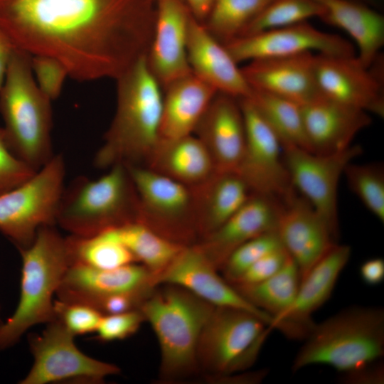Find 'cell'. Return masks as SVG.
Returning <instances> with one entry per match:
<instances>
[{"mask_svg":"<svg viewBox=\"0 0 384 384\" xmlns=\"http://www.w3.org/2000/svg\"><path fill=\"white\" fill-rule=\"evenodd\" d=\"M157 0H0L15 48L60 61L69 77L116 80L146 55Z\"/></svg>","mask_w":384,"mask_h":384,"instance_id":"cell-1","label":"cell"},{"mask_svg":"<svg viewBox=\"0 0 384 384\" xmlns=\"http://www.w3.org/2000/svg\"><path fill=\"white\" fill-rule=\"evenodd\" d=\"M117 105L95 166H144L159 141L163 89L151 71L146 55L117 79Z\"/></svg>","mask_w":384,"mask_h":384,"instance_id":"cell-2","label":"cell"},{"mask_svg":"<svg viewBox=\"0 0 384 384\" xmlns=\"http://www.w3.org/2000/svg\"><path fill=\"white\" fill-rule=\"evenodd\" d=\"M156 286L139 306L159 342V377L186 378L198 370L197 349L203 329L215 306L173 284Z\"/></svg>","mask_w":384,"mask_h":384,"instance_id":"cell-3","label":"cell"},{"mask_svg":"<svg viewBox=\"0 0 384 384\" xmlns=\"http://www.w3.org/2000/svg\"><path fill=\"white\" fill-rule=\"evenodd\" d=\"M31 55L14 50L0 88V114L6 142L11 151L35 171L55 155L51 141V100L39 89Z\"/></svg>","mask_w":384,"mask_h":384,"instance_id":"cell-4","label":"cell"},{"mask_svg":"<svg viewBox=\"0 0 384 384\" xmlns=\"http://www.w3.org/2000/svg\"><path fill=\"white\" fill-rule=\"evenodd\" d=\"M18 251L20 297L14 312L0 328V351L16 345L31 327L55 318L53 296L70 265L66 238L55 225L40 228L31 245Z\"/></svg>","mask_w":384,"mask_h":384,"instance_id":"cell-5","label":"cell"},{"mask_svg":"<svg viewBox=\"0 0 384 384\" xmlns=\"http://www.w3.org/2000/svg\"><path fill=\"white\" fill-rule=\"evenodd\" d=\"M294 358L292 371L326 365L345 373L381 360L384 355V309L351 306L314 324Z\"/></svg>","mask_w":384,"mask_h":384,"instance_id":"cell-6","label":"cell"},{"mask_svg":"<svg viewBox=\"0 0 384 384\" xmlns=\"http://www.w3.org/2000/svg\"><path fill=\"white\" fill-rule=\"evenodd\" d=\"M97 179L79 176L64 188L56 225L70 235L90 237L137 221V193L124 164H116Z\"/></svg>","mask_w":384,"mask_h":384,"instance_id":"cell-7","label":"cell"},{"mask_svg":"<svg viewBox=\"0 0 384 384\" xmlns=\"http://www.w3.org/2000/svg\"><path fill=\"white\" fill-rule=\"evenodd\" d=\"M272 331L262 318L252 313L215 307L198 341V369L213 378L247 369Z\"/></svg>","mask_w":384,"mask_h":384,"instance_id":"cell-8","label":"cell"},{"mask_svg":"<svg viewBox=\"0 0 384 384\" xmlns=\"http://www.w3.org/2000/svg\"><path fill=\"white\" fill-rule=\"evenodd\" d=\"M65 164L60 154L28 181L0 195V233L18 249L28 247L40 228L56 225Z\"/></svg>","mask_w":384,"mask_h":384,"instance_id":"cell-9","label":"cell"},{"mask_svg":"<svg viewBox=\"0 0 384 384\" xmlns=\"http://www.w3.org/2000/svg\"><path fill=\"white\" fill-rule=\"evenodd\" d=\"M125 165L138 198L137 221L181 245L197 243L193 188L145 166Z\"/></svg>","mask_w":384,"mask_h":384,"instance_id":"cell-10","label":"cell"},{"mask_svg":"<svg viewBox=\"0 0 384 384\" xmlns=\"http://www.w3.org/2000/svg\"><path fill=\"white\" fill-rule=\"evenodd\" d=\"M72 334L55 318L41 334H30L28 345L33 363L19 384H47L63 381L100 383L117 375L116 365L90 357L74 342Z\"/></svg>","mask_w":384,"mask_h":384,"instance_id":"cell-11","label":"cell"},{"mask_svg":"<svg viewBox=\"0 0 384 384\" xmlns=\"http://www.w3.org/2000/svg\"><path fill=\"white\" fill-rule=\"evenodd\" d=\"M363 153L358 144L330 154H318L295 147H283V158L291 183L326 220L337 239L338 187L347 165Z\"/></svg>","mask_w":384,"mask_h":384,"instance_id":"cell-12","label":"cell"},{"mask_svg":"<svg viewBox=\"0 0 384 384\" xmlns=\"http://www.w3.org/2000/svg\"><path fill=\"white\" fill-rule=\"evenodd\" d=\"M245 124L246 141L238 173L253 193L284 201L295 190L283 158L282 143L247 98L238 99Z\"/></svg>","mask_w":384,"mask_h":384,"instance_id":"cell-13","label":"cell"},{"mask_svg":"<svg viewBox=\"0 0 384 384\" xmlns=\"http://www.w3.org/2000/svg\"><path fill=\"white\" fill-rule=\"evenodd\" d=\"M314 73L321 96L383 117V59L363 65L356 55L315 54Z\"/></svg>","mask_w":384,"mask_h":384,"instance_id":"cell-14","label":"cell"},{"mask_svg":"<svg viewBox=\"0 0 384 384\" xmlns=\"http://www.w3.org/2000/svg\"><path fill=\"white\" fill-rule=\"evenodd\" d=\"M237 63L304 53L353 55V45L338 35L319 30L307 21L239 36L223 43Z\"/></svg>","mask_w":384,"mask_h":384,"instance_id":"cell-15","label":"cell"},{"mask_svg":"<svg viewBox=\"0 0 384 384\" xmlns=\"http://www.w3.org/2000/svg\"><path fill=\"white\" fill-rule=\"evenodd\" d=\"M156 286L155 276L137 262L114 269L74 264L68 268L56 296L59 300L97 309L103 300L114 296L132 297L142 303Z\"/></svg>","mask_w":384,"mask_h":384,"instance_id":"cell-16","label":"cell"},{"mask_svg":"<svg viewBox=\"0 0 384 384\" xmlns=\"http://www.w3.org/2000/svg\"><path fill=\"white\" fill-rule=\"evenodd\" d=\"M218 270L200 246H185L156 277V284L181 287L215 307H228L252 313L272 328L273 318L244 298L217 272Z\"/></svg>","mask_w":384,"mask_h":384,"instance_id":"cell-17","label":"cell"},{"mask_svg":"<svg viewBox=\"0 0 384 384\" xmlns=\"http://www.w3.org/2000/svg\"><path fill=\"white\" fill-rule=\"evenodd\" d=\"M192 14L182 0H157L148 65L164 90L192 73L187 55Z\"/></svg>","mask_w":384,"mask_h":384,"instance_id":"cell-18","label":"cell"},{"mask_svg":"<svg viewBox=\"0 0 384 384\" xmlns=\"http://www.w3.org/2000/svg\"><path fill=\"white\" fill-rule=\"evenodd\" d=\"M277 231L297 265L301 280L336 242L329 225L296 191L282 201Z\"/></svg>","mask_w":384,"mask_h":384,"instance_id":"cell-19","label":"cell"},{"mask_svg":"<svg viewBox=\"0 0 384 384\" xmlns=\"http://www.w3.org/2000/svg\"><path fill=\"white\" fill-rule=\"evenodd\" d=\"M351 254L348 245L336 243L301 280L290 306L273 320L272 328L289 338L302 339L314 323L311 315L330 298Z\"/></svg>","mask_w":384,"mask_h":384,"instance_id":"cell-20","label":"cell"},{"mask_svg":"<svg viewBox=\"0 0 384 384\" xmlns=\"http://www.w3.org/2000/svg\"><path fill=\"white\" fill-rule=\"evenodd\" d=\"M193 134L208 151L215 171H238L246 141L245 119L238 98L217 92Z\"/></svg>","mask_w":384,"mask_h":384,"instance_id":"cell-21","label":"cell"},{"mask_svg":"<svg viewBox=\"0 0 384 384\" xmlns=\"http://www.w3.org/2000/svg\"><path fill=\"white\" fill-rule=\"evenodd\" d=\"M313 53L253 60L241 68L252 90L291 100L301 106L321 97Z\"/></svg>","mask_w":384,"mask_h":384,"instance_id":"cell-22","label":"cell"},{"mask_svg":"<svg viewBox=\"0 0 384 384\" xmlns=\"http://www.w3.org/2000/svg\"><path fill=\"white\" fill-rule=\"evenodd\" d=\"M282 201L253 193L223 224L197 244L218 270L240 245L276 230Z\"/></svg>","mask_w":384,"mask_h":384,"instance_id":"cell-23","label":"cell"},{"mask_svg":"<svg viewBox=\"0 0 384 384\" xmlns=\"http://www.w3.org/2000/svg\"><path fill=\"white\" fill-rule=\"evenodd\" d=\"M309 150L318 154L343 151L372 122L370 114L323 96L302 106Z\"/></svg>","mask_w":384,"mask_h":384,"instance_id":"cell-24","label":"cell"},{"mask_svg":"<svg viewBox=\"0 0 384 384\" xmlns=\"http://www.w3.org/2000/svg\"><path fill=\"white\" fill-rule=\"evenodd\" d=\"M188 60L192 73L218 92L238 99L250 97L252 89L225 45L191 16L188 30Z\"/></svg>","mask_w":384,"mask_h":384,"instance_id":"cell-25","label":"cell"},{"mask_svg":"<svg viewBox=\"0 0 384 384\" xmlns=\"http://www.w3.org/2000/svg\"><path fill=\"white\" fill-rule=\"evenodd\" d=\"M163 91L159 141L193 134L218 92L193 73L172 82Z\"/></svg>","mask_w":384,"mask_h":384,"instance_id":"cell-26","label":"cell"},{"mask_svg":"<svg viewBox=\"0 0 384 384\" xmlns=\"http://www.w3.org/2000/svg\"><path fill=\"white\" fill-rule=\"evenodd\" d=\"M324 22L346 31L355 42L358 60L370 66L381 55L384 45V17L366 4L353 0H316Z\"/></svg>","mask_w":384,"mask_h":384,"instance_id":"cell-27","label":"cell"},{"mask_svg":"<svg viewBox=\"0 0 384 384\" xmlns=\"http://www.w3.org/2000/svg\"><path fill=\"white\" fill-rule=\"evenodd\" d=\"M193 190L198 242L223 224L253 194L235 171H215Z\"/></svg>","mask_w":384,"mask_h":384,"instance_id":"cell-28","label":"cell"},{"mask_svg":"<svg viewBox=\"0 0 384 384\" xmlns=\"http://www.w3.org/2000/svg\"><path fill=\"white\" fill-rule=\"evenodd\" d=\"M144 166L192 188L215 172L208 151L194 134L159 141Z\"/></svg>","mask_w":384,"mask_h":384,"instance_id":"cell-29","label":"cell"},{"mask_svg":"<svg viewBox=\"0 0 384 384\" xmlns=\"http://www.w3.org/2000/svg\"><path fill=\"white\" fill-rule=\"evenodd\" d=\"M125 246L156 277L185 247L157 233L139 221L130 222L105 232Z\"/></svg>","mask_w":384,"mask_h":384,"instance_id":"cell-30","label":"cell"},{"mask_svg":"<svg viewBox=\"0 0 384 384\" xmlns=\"http://www.w3.org/2000/svg\"><path fill=\"white\" fill-rule=\"evenodd\" d=\"M300 282L299 269L289 257L282 267L269 278L257 283L233 286L249 302L274 320L293 303Z\"/></svg>","mask_w":384,"mask_h":384,"instance_id":"cell-31","label":"cell"},{"mask_svg":"<svg viewBox=\"0 0 384 384\" xmlns=\"http://www.w3.org/2000/svg\"><path fill=\"white\" fill-rule=\"evenodd\" d=\"M247 98L279 137L282 148L295 146L309 150L302 106L287 99L252 90Z\"/></svg>","mask_w":384,"mask_h":384,"instance_id":"cell-32","label":"cell"},{"mask_svg":"<svg viewBox=\"0 0 384 384\" xmlns=\"http://www.w3.org/2000/svg\"><path fill=\"white\" fill-rule=\"evenodd\" d=\"M70 265L97 269H114L137 262L129 250L105 233L81 237H66Z\"/></svg>","mask_w":384,"mask_h":384,"instance_id":"cell-33","label":"cell"},{"mask_svg":"<svg viewBox=\"0 0 384 384\" xmlns=\"http://www.w3.org/2000/svg\"><path fill=\"white\" fill-rule=\"evenodd\" d=\"M272 1L213 0L203 25L225 43L238 37Z\"/></svg>","mask_w":384,"mask_h":384,"instance_id":"cell-34","label":"cell"},{"mask_svg":"<svg viewBox=\"0 0 384 384\" xmlns=\"http://www.w3.org/2000/svg\"><path fill=\"white\" fill-rule=\"evenodd\" d=\"M323 11L316 0H273L239 36L294 25L312 17L320 18Z\"/></svg>","mask_w":384,"mask_h":384,"instance_id":"cell-35","label":"cell"},{"mask_svg":"<svg viewBox=\"0 0 384 384\" xmlns=\"http://www.w3.org/2000/svg\"><path fill=\"white\" fill-rule=\"evenodd\" d=\"M343 175L351 191L380 222H384V167L380 163L347 165Z\"/></svg>","mask_w":384,"mask_h":384,"instance_id":"cell-36","label":"cell"},{"mask_svg":"<svg viewBox=\"0 0 384 384\" xmlns=\"http://www.w3.org/2000/svg\"><path fill=\"white\" fill-rule=\"evenodd\" d=\"M284 248L278 233L272 230L257 236L237 247L220 270L225 279L233 284L249 267L265 255Z\"/></svg>","mask_w":384,"mask_h":384,"instance_id":"cell-37","label":"cell"},{"mask_svg":"<svg viewBox=\"0 0 384 384\" xmlns=\"http://www.w3.org/2000/svg\"><path fill=\"white\" fill-rule=\"evenodd\" d=\"M55 318L75 336L95 332L102 316L96 309L80 303L54 301Z\"/></svg>","mask_w":384,"mask_h":384,"instance_id":"cell-38","label":"cell"},{"mask_svg":"<svg viewBox=\"0 0 384 384\" xmlns=\"http://www.w3.org/2000/svg\"><path fill=\"white\" fill-rule=\"evenodd\" d=\"M31 65L39 89L51 101L55 100L69 77L65 66L53 58L41 55H31Z\"/></svg>","mask_w":384,"mask_h":384,"instance_id":"cell-39","label":"cell"},{"mask_svg":"<svg viewBox=\"0 0 384 384\" xmlns=\"http://www.w3.org/2000/svg\"><path fill=\"white\" fill-rule=\"evenodd\" d=\"M144 321L139 309L102 315L95 331L96 338L104 342L125 339L134 335Z\"/></svg>","mask_w":384,"mask_h":384,"instance_id":"cell-40","label":"cell"},{"mask_svg":"<svg viewBox=\"0 0 384 384\" xmlns=\"http://www.w3.org/2000/svg\"><path fill=\"white\" fill-rule=\"evenodd\" d=\"M36 172L11 151L0 128V195L21 185Z\"/></svg>","mask_w":384,"mask_h":384,"instance_id":"cell-41","label":"cell"},{"mask_svg":"<svg viewBox=\"0 0 384 384\" xmlns=\"http://www.w3.org/2000/svg\"><path fill=\"white\" fill-rule=\"evenodd\" d=\"M289 257L284 248L272 252L249 267L231 284L243 285L262 282L280 270Z\"/></svg>","mask_w":384,"mask_h":384,"instance_id":"cell-42","label":"cell"},{"mask_svg":"<svg viewBox=\"0 0 384 384\" xmlns=\"http://www.w3.org/2000/svg\"><path fill=\"white\" fill-rule=\"evenodd\" d=\"M338 381L345 384H383L384 383L383 363L381 360H378L341 373Z\"/></svg>","mask_w":384,"mask_h":384,"instance_id":"cell-43","label":"cell"},{"mask_svg":"<svg viewBox=\"0 0 384 384\" xmlns=\"http://www.w3.org/2000/svg\"><path fill=\"white\" fill-rule=\"evenodd\" d=\"M359 274L363 282L368 285L380 284L384 279V260L381 257L366 260L360 267Z\"/></svg>","mask_w":384,"mask_h":384,"instance_id":"cell-44","label":"cell"},{"mask_svg":"<svg viewBox=\"0 0 384 384\" xmlns=\"http://www.w3.org/2000/svg\"><path fill=\"white\" fill-rule=\"evenodd\" d=\"M15 48L11 40L0 26V88L4 82L11 56Z\"/></svg>","mask_w":384,"mask_h":384,"instance_id":"cell-45","label":"cell"},{"mask_svg":"<svg viewBox=\"0 0 384 384\" xmlns=\"http://www.w3.org/2000/svg\"><path fill=\"white\" fill-rule=\"evenodd\" d=\"M192 16L203 23L210 10L213 0H182Z\"/></svg>","mask_w":384,"mask_h":384,"instance_id":"cell-46","label":"cell"},{"mask_svg":"<svg viewBox=\"0 0 384 384\" xmlns=\"http://www.w3.org/2000/svg\"><path fill=\"white\" fill-rule=\"evenodd\" d=\"M366 4L376 10H379L381 8L383 0H353Z\"/></svg>","mask_w":384,"mask_h":384,"instance_id":"cell-47","label":"cell"},{"mask_svg":"<svg viewBox=\"0 0 384 384\" xmlns=\"http://www.w3.org/2000/svg\"><path fill=\"white\" fill-rule=\"evenodd\" d=\"M3 324H4V321L2 320L1 317V305H0V328L1 327Z\"/></svg>","mask_w":384,"mask_h":384,"instance_id":"cell-48","label":"cell"}]
</instances>
